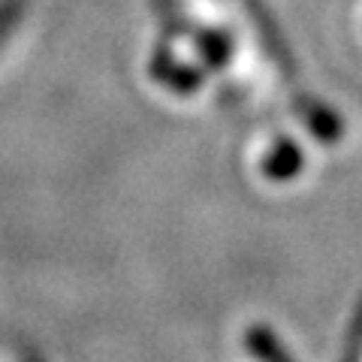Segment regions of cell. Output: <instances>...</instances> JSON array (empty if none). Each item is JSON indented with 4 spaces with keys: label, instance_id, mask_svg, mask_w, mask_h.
Segmentation results:
<instances>
[{
    "label": "cell",
    "instance_id": "cell-1",
    "mask_svg": "<svg viewBox=\"0 0 362 362\" xmlns=\"http://www.w3.org/2000/svg\"><path fill=\"white\" fill-rule=\"evenodd\" d=\"M247 347H251V354L259 362H287L284 350H281L278 341H275V335L266 332V329H259V326H254V329L247 332Z\"/></svg>",
    "mask_w": 362,
    "mask_h": 362
}]
</instances>
